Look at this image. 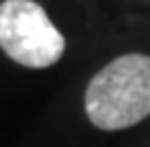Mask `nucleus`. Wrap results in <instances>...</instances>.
Masks as SVG:
<instances>
[{
    "label": "nucleus",
    "instance_id": "f257e3e1",
    "mask_svg": "<svg viewBox=\"0 0 150 147\" xmlns=\"http://www.w3.org/2000/svg\"><path fill=\"white\" fill-rule=\"evenodd\" d=\"M87 119L101 131H122L150 117V56L122 54L103 65L84 91Z\"/></svg>",
    "mask_w": 150,
    "mask_h": 147
},
{
    "label": "nucleus",
    "instance_id": "f03ea898",
    "mask_svg": "<svg viewBox=\"0 0 150 147\" xmlns=\"http://www.w3.org/2000/svg\"><path fill=\"white\" fill-rule=\"evenodd\" d=\"M0 49L14 63L33 70L56 65L66 54V37L35 0L0 2Z\"/></svg>",
    "mask_w": 150,
    "mask_h": 147
}]
</instances>
